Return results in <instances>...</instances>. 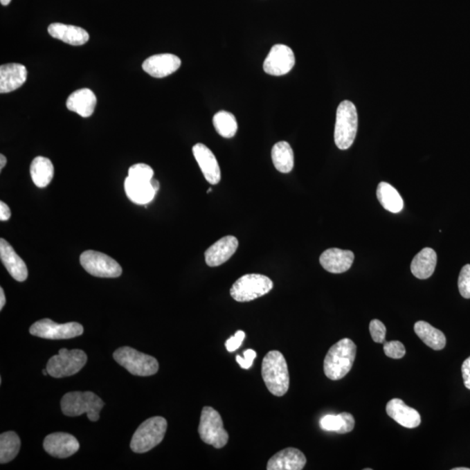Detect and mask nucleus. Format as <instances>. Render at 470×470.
Instances as JSON below:
<instances>
[{"label": "nucleus", "instance_id": "obj_1", "mask_svg": "<svg viewBox=\"0 0 470 470\" xmlns=\"http://www.w3.org/2000/svg\"><path fill=\"white\" fill-rule=\"evenodd\" d=\"M356 345L345 338L333 345L324 360V373L332 381H339L350 373L356 360Z\"/></svg>", "mask_w": 470, "mask_h": 470}, {"label": "nucleus", "instance_id": "obj_2", "mask_svg": "<svg viewBox=\"0 0 470 470\" xmlns=\"http://www.w3.org/2000/svg\"><path fill=\"white\" fill-rule=\"evenodd\" d=\"M262 374L266 388L275 397H283L289 390V368L280 352L272 350L266 354L262 361Z\"/></svg>", "mask_w": 470, "mask_h": 470}, {"label": "nucleus", "instance_id": "obj_3", "mask_svg": "<svg viewBox=\"0 0 470 470\" xmlns=\"http://www.w3.org/2000/svg\"><path fill=\"white\" fill-rule=\"evenodd\" d=\"M104 401L93 392H70L64 395L62 400V409L67 417H79L87 414L91 422L100 419V412L104 407Z\"/></svg>", "mask_w": 470, "mask_h": 470}, {"label": "nucleus", "instance_id": "obj_4", "mask_svg": "<svg viewBox=\"0 0 470 470\" xmlns=\"http://www.w3.org/2000/svg\"><path fill=\"white\" fill-rule=\"evenodd\" d=\"M168 422L161 417L147 419L135 431L130 447L138 454H143L160 444L167 432Z\"/></svg>", "mask_w": 470, "mask_h": 470}, {"label": "nucleus", "instance_id": "obj_5", "mask_svg": "<svg viewBox=\"0 0 470 470\" xmlns=\"http://www.w3.org/2000/svg\"><path fill=\"white\" fill-rule=\"evenodd\" d=\"M358 129V114L356 106L350 100H344L336 111L334 142L341 150H347L356 140Z\"/></svg>", "mask_w": 470, "mask_h": 470}, {"label": "nucleus", "instance_id": "obj_6", "mask_svg": "<svg viewBox=\"0 0 470 470\" xmlns=\"http://www.w3.org/2000/svg\"><path fill=\"white\" fill-rule=\"evenodd\" d=\"M273 283L268 276L249 273L239 278L230 289L232 298L239 302H248L266 295L273 289Z\"/></svg>", "mask_w": 470, "mask_h": 470}, {"label": "nucleus", "instance_id": "obj_7", "mask_svg": "<svg viewBox=\"0 0 470 470\" xmlns=\"http://www.w3.org/2000/svg\"><path fill=\"white\" fill-rule=\"evenodd\" d=\"M114 360L136 377H150L157 373L159 363L154 357L141 353L134 348L123 347L114 353Z\"/></svg>", "mask_w": 470, "mask_h": 470}, {"label": "nucleus", "instance_id": "obj_8", "mask_svg": "<svg viewBox=\"0 0 470 470\" xmlns=\"http://www.w3.org/2000/svg\"><path fill=\"white\" fill-rule=\"evenodd\" d=\"M199 434L205 444L214 446L216 449L225 447L228 442L229 436L224 428L221 415L212 407L202 409Z\"/></svg>", "mask_w": 470, "mask_h": 470}, {"label": "nucleus", "instance_id": "obj_9", "mask_svg": "<svg viewBox=\"0 0 470 470\" xmlns=\"http://www.w3.org/2000/svg\"><path fill=\"white\" fill-rule=\"evenodd\" d=\"M87 363V356L80 350H69L62 348L57 356H53L46 365L49 375L54 378L72 377Z\"/></svg>", "mask_w": 470, "mask_h": 470}, {"label": "nucleus", "instance_id": "obj_10", "mask_svg": "<svg viewBox=\"0 0 470 470\" xmlns=\"http://www.w3.org/2000/svg\"><path fill=\"white\" fill-rule=\"evenodd\" d=\"M80 264L88 273L100 278H118L123 268L116 260L103 253L87 250L80 255Z\"/></svg>", "mask_w": 470, "mask_h": 470}, {"label": "nucleus", "instance_id": "obj_11", "mask_svg": "<svg viewBox=\"0 0 470 470\" xmlns=\"http://www.w3.org/2000/svg\"><path fill=\"white\" fill-rule=\"evenodd\" d=\"M83 332V326L80 323L57 324L47 318L36 321L30 327V333L32 336L50 340L72 339V338L81 336Z\"/></svg>", "mask_w": 470, "mask_h": 470}, {"label": "nucleus", "instance_id": "obj_12", "mask_svg": "<svg viewBox=\"0 0 470 470\" xmlns=\"http://www.w3.org/2000/svg\"><path fill=\"white\" fill-rule=\"evenodd\" d=\"M296 57L290 47L278 44L270 50L263 64L266 73L273 76H282L289 73L295 66Z\"/></svg>", "mask_w": 470, "mask_h": 470}, {"label": "nucleus", "instance_id": "obj_13", "mask_svg": "<svg viewBox=\"0 0 470 470\" xmlns=\"http://www.w3.org/2000/svg\"><path fill=\"white\" fill-rule=\"evenodd\" d=\"M44 449L57 458H67L80 449V444L73 435L67 433H53L44 440Z\"/></svg>", "mask_w": 470, "mask_h": 470}, {"label": "nucleus", "instance_id": "obj_14", "mask_svg": "<svg viewBox=\"0 0 470 470\" xmlns=\"http://www.w3.org/2000/svg\"><path fill=\"white\" fill-rule=\"evenodd\" d=\"M180 57L171 53L157 54L145 60L142 69L154 78H165L171 75L180 69Z\"/></svg>", "mask_w": 470, "mask_h": 470}, {"label": "nucleus", "instance_id": "obj_15", "mask_svg": "<svg viewBox=\"0 0 470 470\" xmlns=\"http://www.w3.org/2000/svg\"><path fill=\"white\" fill-rule=\"evenodd\" d=\"M192 154L206 180L211 185H217L222 179L221 168L213 152L207 145L198 143L192 147Z\"/></svg>", "mask_w": 470, "mask_h": 470}, {"label": "nucleus", "instance_id": "obj_16", "mask_svg": "<svg viewBox=\"0 0 470 470\" xmlns=\"http://www.w3.org/2000/svg\"><path fill=\"white\" fill-rule=\"evenodd\" d=\"M354 260V253L350 250L329 248L321 253L320 263L327 272L343 273L350 269Z\"/></svg>", "mask_w": 470, "mask_h": 470}, {"label": "nucleus", "instance_id": "obj_17", "mask_svg": "<svg viewBox=\"0 0 470 470\" xmlns=\"http://www.w3.org/2000/svg\"><path fill=\"white\" fill-rule=\"evenodd\" d=\"M238 246V239L235 236H225L206 251V262L209 266L222 265L235 255Z\"/></svg>", "mask_w": 470, "mask_h": 470}, {"label": "nucleus", "instance_id": "obj_18", "mask_svg": "<svg viewBox=\"0 0 470 470\" xmlns=\"http://www.w3.org/2000/svg\"><path fill=\"white\" fill-rule=\"evenodd\" d=\"M307 463L305 455L298 449L287 448L269 459L268 470H302Z\"/></svg>", "mask_w": 470, "mask_h": 470}, {"label": "nucleus", "instance_id": "obj_19", "mask_svg": "<svg viewBox=\"0 0 470 470\" xmlns=\"http://www.w3.org/2000/svg\"><path fill=\"white\" fill-rule=\"evenodd\" d=\"M0 258L6 270L13 279L25 282L28 277V270L25 262L20 258L12 246L5 239H0Z\"/></svg>", "mask_w": 470, "mask_h": 470}, {"label": "nucleus", "instance_id": "obj_20", "mask_svg": "<svg viewBox=\"0 0 470 470\" xmlns=\"http://www.w3.org/2000/svg\"><path fill=\"white\" fill-rule=\"evenodd\" d=\"M386 411L388 417L402 427L415 428L421 424L420 414L415 408L406 405L401 399H393L388 401Z\"/></svg>", "mask_w": 470, "mask_h": 470}, {"label": "nucleus", "instance_id": "obj_21", "mask_svg": "<svg viewBox=\"0 0 470 470\" xmlns=\"http://www.w3.org/2000/svg\"><path fill=\"white\" fill-rule=\"evenodd\" d=\"M27 70L21 64H6L0 67V93L13 92L25 84Z\"/></svg>", "mask_w": 470, "mask_h": 470}, {"label": "nucleus", "instance_id": "obj_22", "mask_svg": "<svg viewBox=\"0 0 470 470\" xmlns=\"http://www.w3.org/2000/svg\"><path fill=\"white\" fill-rule=\"evenodd\" d=\"M48 33L53 38L62 40L71 46H82L89 40V35L86 30L62 23L51 24Z\"/></svg>", "mask_w": 470, "mask_h": 470}, {"label": "nucleus", "instance_id": "obj_23", "mask_svg": "<svg viewBox=\"0 0 470 470\" xmlns=\"http://www.w3.org/2000/svg\"><path fill=\"white\" fill-rule=\"evenodd\" d=\"M96 94L88 88L75 91L66 100V107L69 110L74 111L83 118L92 116L96 110Z\"/></svg>", "mask_w": 470, "mask_h": 470}, {"label": "nucleus", "instance_id": "obj_24", "mask_svg": "<svg viewBox=\"0 0 470 470\" xmlns=\"http://www.w3.org/2000/svg\"><path fill=\"white\" fill-rule=\"evenodd\" d=\"M124 185L128 199L135 204L147 205L153 201L156 195L151 181L137 180L127 176Z\"/></svg>", "mask_w": 470, "mask_h": 470}, {"label": "nucleus", "instance_id": "obj_25", "mask_svg": "<svg viewBox=\"0 0 470 470\" xmlns=\"http://www.w3.org/2000/svg\"><path fill=\"white\" fill-rule=\"evenodd\" d=\"M436 262L437 255L435 250L425 248L412 260L411 272L418 279H428L435 272Z\"/></svg>", "mask_w": 470, "mask_h": 470}, {"label": "nucleus", "instance_id": "obj_26", "mask_svg": "<svg viewBox=\"0 0 470 470\" xmlns=\"http://www.w3.org/2000/svg\"><path fill=\"white\" fill-rule=\"evenodd\" d=\"M414 329L417 336L432 350H442L445 347L447 341L441 330L435 329L424 320L417 321Z\"/></svg>", "mask_w": 470, "mask_h": 470}, {"label": "nucleus", "instance_id": "obj_27", "mask_svg": "<svg viewBox=\"0 0 470 470\" xmlns=\"http://www.w3.org/2000/svg\"><path fill=\"white\" fill-rule=\"evenodd\" d=\"M31 177L37 187H47L52 181L54 176V167L48 158L38 156L33 161L30 167Z\"/></svg>", "mask_w": 470, "mask_h": 470}, {"label": "nucleus", "instance_id": "obj_28", "mask_svg": "<svg viewBox=\"0 0 470 470\" xmlns=\"http://www.w3.org/2000/svg\"><path fill=\"white\" fill-rule=\"evenodd\" d=\"M377 198L388 212L398 214L404 209V202L397 189L386 182H381L377 188Z\"/></svg>", "mask_w": 470, "mask_h": 470}, {"label": "nucleus", "instance_id": "obj_29", "mask_svg": "<svg viewBox=\"0 0 470 470\" xmlns=\"http://www.w3.org/2000/svg\"><path fill=\"white\" fill-rule=\"evenodd\" d=\"M356 421L350 413L340 415H327L320 420V428L325 431L336 432L338 434H347L353 431Z\"/></svg>", "mask_w": 470, "mask_h": 470}, {"label": "nucleus", "instance_id": "obj_30", "mask_svg": "<svg viewBox=\"0 0 470 470\" xmlns=\"http://www.w3.org/2000/svg\"><path fill=\"white\" fill-rule=\"evenodd\" d=\"M272 161L275 168L283 174H289L295 165V157L291 145L286 141H280L272 148Z\"/></svg>", "mask_w": 470, "mask_h": 470}, {"label": "nucleus", "instance_id": "obj_31", "mask_svg": "<svg viewBox=\"0 0 470 470\" xmlns=\"http://www.w3.org/2000/svg\"><path fill=\"white\" fill-rule=\"evenodd\" d=\"M21 442L15 432L2 433L0 435V462L2 464L12 461L18 455Z\"/></svg>", "mask_w": 470, "mask_h": 470}, {"label": "nucleus", "instance_id": "obj_32", "mask_svg": "<svg viewBox=\"0 0 470 470\" xmlns=\"http://www.w3.org/2000/svg\"><path fill=\"white\" fill-rule=\"evenodd\" d=\"M213 123H214L215 130L222 137L233 138L237 133V120L235 115L229 111H219L215 115Z\"/></svg>", "mask_w": 470, "mask_h": 470}, {"label": "nucleus", "instance_id": "obj_33", "mask_svg": "<svg viewBox=\"0 0 470 470\" xmlns=\"http://www.w3.org/2000/svg\"><path fill=\"white\" fill-rule=\"evenodd\" d=\"M128 176L137 180L150 181L154 177V170L147 164H135L128 170Z\"/></svg>", "mask_w": 470, "mask_h": 470}, {"label": "nucleus", "instance_id": "obj_34", "mask_svg": "<svg viewBox=\"0 0 470 470\" xmlns=\"http://www.w3.org/2000/svg\"><path fill=\"white\" fill-rule=\"evenodd\" d=\"M385 354L392 359H401L406 354L404 345L398 341H385L383 345Z\"/></svg>", "mask_w": 470, "mask_h": 470}, {"label": "nucleus", "instance_id": "obj_35", "mask_svg": "<svg viewBox=\"0 0 470 470\" xmlns=\"http://www.w3.org/2000/svg\"><path fill=\"white\" fill-rule=\"evenodd\" d=\"M460 293L465 299H470V265L467 264L461 270L458 278Z\"/></svg>", "mask_w": 470, "mask_h": 470}, {"label": "nucleus", "instance_id": "obj_36", "mask_svg": "<svg viewBox=\"0 0 470 470\" xmlns=\"http://www.w3.org/2000/svg\"><path fill=\"white\" fill-rule=\"evenodd\" d=\"M370 331L372 339L377 343H384L386 338V327L381 320L374 319L371 320Z\"/></svg>", "mask_w": 470, "mask_h": 470}, {"label": "nucleus", "instance_id": "obj_37", "mask_svg": "<svg viewBox=\"0 0 470 470\" xmlns=\"http://www.w3.org/2000/svg\"><path fill=\"white\" fill-rule=\"evenodd\" d=\"M245 337V332H243L242 330L237 331L235 336L230 337L229 339L226 341L225 346L226 350H228L230 353L237 350L238 348L242 346Z\"/></svg>", "mask_w": 470, "mask_h": 470}, {"label": "nucleus", "instance_id": "obj_38", "mask_svg": "<svg viewBox=\"0 0 470 470\" xmlns=\"http://www.w3.org/2000/svg\"><path fill=\"white\" fill-rule=\"evenodd\" d=\"M243 356L244 357H242V356H236V361L244 370H249L253 366V360L257 356L256 352L253 350H246L243 353Z\"/></svg>", "mask_w": 470, "mask_h": 470}, {"label": "nucleus", "instance_id": "obj_39", "mask_svg": "<svg viewBox=\"0 0 470 470\" xmlns=\"http://www.w3.org/2000/svg\"><path fill=\"white\" fill-rule=\"evenodd\" d=\"M462 373L464 385L470 390V356L464 361L462 366Z\"/></svg>", "mask_w": 470, "mask_h": 470}, {"label": "nucleus", "instance_id": "obj_40", "mask_svg": "<svg viewBox=\"0 0 470 470\" xmlns=\"http://www.w3.org/2000/svg\"><path fill=\"white\" fill-rule=\"evenodd\" d=\"M11 210L5 202H0V221L6 222L11 218Z\"/></svg>", "mask_w": 470, "mask_h": 470}, {"label": "nucleus", "instance_id": "obj_41", "mask_svg": "<svg viewBox=\"0 0 470 470\" xmlns=\"http://www.w3.org/2000/svg\"><path fill=\"white\" fill-rule=\"evenodd\" d=\"M6 305V296H5V292L4 289H0V310L3 309V307H4Z\"/></svg>", "mask_w": 470, "mask_h": 470}, {"label": "nucleus", "instance_id": "obj_42", "mask_svg": "<svg viewBox=\"0 0 470 470\" xmlns=\"http://www.w3.org/2000/svg\"><path fill=\"white\" fill-rule=\"evenodd\" d=\"M6 162H8V160H6L5 155H0V169H1V170L6 167Z\"/></svg>", "mask_w": 470, "mask_h": 470}, {"label": "nucleus", "instance_id": "obj_43", "mask_svg": "<svg viewBox=\"0 0 470 470\" xmlns=\"http://www.w3.org/2000/svg\"><path fill=\"white\" fill-rule=\"evenodd\" d=\"M151 184L153 186V188L156 192L159 191V189H160V183H159V181L157 180H154V179H152L151 180Z\"/></svg>", "mask_w": 470, "mask_h": 470}, {"label": "nucleus", "instance_id": "obj_44", "mask_svg": "<svg viewBox=\"0 0 470 470\" xmlns=\"http://www.w3.org/2000/svg\"><path fill=\"white\" fill-rule=\"evenodd\" d=\"M11 1L12 0H0L3 6H8Z\"/></svg>", "mask_w": 470, "mask_h": 470}, {"label": "nucleus", "instance_id": "obj_45", "mask_svg": "<svg viewBox=\"0 0 470 470\" xmlns=\"http://www.w3.org/2000/svg\"><path fill=\"white\" fill-rule=\"evenodd\" d=\"M453 470H470L469 468H455L453 469Z\"/></svg>", "mask_w": 470, "mask_h": 470}, {"label": "nucleus", "instance_id": "obj_46", "mask_svg": "<svg viewBox=\"0 0 470 470\" xmlns=\"http://www.w3.org/2000/svg\"><path fill=\"white\" fill-rule=\"evenodd\" d=\"M42 372H43V374H44V375L49 374H48V372H47V370H46H46H43Z\"/></svg>", "mask_w": 470, "mask_h": 470}, {"label": "nucleus", "instance_id": "obj_47", "mask_svg": "<svg viewBox=\"0 0 470 470\" xmlns=\"http://www.w3.org/2000/svg\"><path fill=\"white\" fill-rule=\"evenodd\" d=\"M211 191H212V189L209 188L208 192H210Z\"/></svg>", "mask_w": 470, "mask_h": 470}]
</instances>
